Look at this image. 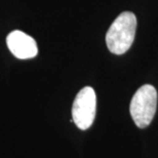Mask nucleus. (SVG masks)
Instances as JSON below:
<instances>
[{"label":"nucleus","instance_id":"3","mask_svg":"<svg viewBox=\"0 0 158 158\" xmlns=\"http://www.w3.org/2000/svg\"><path fill=\"white\" fill-rule=\"evenodd\" d=\"M97 110V97L94 88L85 86L77 94L72 106V121L79 129H88L94 123Z\"/></svg>","mask_w":158,"mask_h":158},{"label":"nucleus","instance_id":"1","mask_svg":"<svg viewBox=\"0 0 158 158\" xmlns=\"http://www.w3.org/2000/svg\"><path fill=\"white\" fill-rule=\"evenodd\" d=\"M137 18L131 11L120 14L106 34V43L114 55H123L131 48L135 40Z\"/></svg>","mask_w":158,"mask_h":158},{"label":"nucleus","instance_id":"4","mask_svg":"<svg viewBox=\"0 0 158 158\" xmlns=\"http://www.w3.org/2000/svg\"><path fill=\"white\" fill-rule=\"evenodd\" d=\"M6 44L12 55L20 60L32 59L38 53V47L34 38L19 30L8 34Z\"/></svg>","mask_w":158,"mask_h":158},{"label":"nucleus","instance_id":"2","mask_svg":"<svg viewBox=\"0 0 158 158\" xmlns=\"http://www.w3.org/2000/svg\"><path fill=\"white\" fill-rule=\"evenodd\" d=\"M156 108L157 91L155 87L151 84H145L132 97L129 112L138 127L145 128L152 122Z\"/></svg>","mask_w":158,"mask_h":158}]
</instances>
